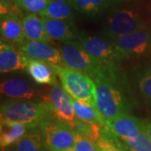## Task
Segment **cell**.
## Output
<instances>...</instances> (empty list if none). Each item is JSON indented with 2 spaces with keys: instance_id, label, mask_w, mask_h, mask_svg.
<instances>
[{
  "instance_id": "cell-31",
  "label": "cell",
  "mask_w": 151,
  "mask_h": 151,
  "mask_svg": "<svg viewBox=\"0 0 151 151\" xmlns=\"http://www.w3.org/2000/svg\"><path fill=\"white\" fill-rule=\"evenodd\" d=\"M66 151H74L73 150H66Z\"/></svg>"
},
{
  "instance_id": "cell-19",
  "label": "cell",
  "mask_w": 151,
  "mask_h": 151,
  "mask_svg": "<svg viewBox=\"0 0 151 151\" xmlns=\"http://www.w3.org/2000/svg\"><path fill=\"white\" fill-rule=\"evenodd\" d=\"M133 76L139 96L151 108V66H137L134 70Z\"/></svg>"
},
{
  "instance_id": "cell-16",
  "label": "cell",
  "mask_w": 151,
  "mask_h": 151,
  "mask_svg": "<svg viewBox=\"0 0 151 151\" xmlns=\"http://www.w3.org/2000/svg\"><path fill=\"white\" fill-rule=\"evenodd\" d=\"M1 93L12 98L30 99L35 96L34 86L25 79L19 77L9 78L1 82Z\"/></svg>"
},
{
  "instance_id": "cell-28",
  "label": "cell",
  "mask_w": 151,
  "mask_h": 151,
  "mask_svg": "<svg viewBox=\"0 0 151 151\" xmlns=\"http://www.w3.org/2000/svg\"><path fill=\"white\" fill-rule=\"evenodd\" d=\"M145 133L151 141V121L145 124Z\"/></svg>"
},
{
  "instance_id": "cell-4",
  "label": "cell",
  "mask_w": 151,
  "mask_h": 151,
  "mask_svg": "<svg viewBox=\"0 0 151 151\" xmlns=\"http://www.w3.org/2000/svg\"><path fill=\"white\" fill-rule=\"evenodd\" d=\"M39 129L49 151L73 150L76 133L67 124L50 116L40 123Z\"/></svg>"
},
{
  "instance_id": "cell-8",
  "label": "cell",
  "mask_w": 151,
  "mask_h": 151,
  "mask_svg": "<svg viewBox=\"0 0 151 151\" xmlns=\"http://www.w3.org/2000/svg\"><path fill=\"white\" fill-rule=\"evenodd\" d=\"M124 58H140L151 51V30L144 26L124 36L110 40Z\"/></svg>"
},
{
  "instance_id": "cell-22",
  "label": "cell",
  "mask_w": 151,
  "mask_h": 151,
  "mask_svg": "<svg viewBox=\"0 0 151 151\" xmlns=\"http://www.w3.org/2000/svg\"><path fill=\"white\" fill-rule=\"evenodd\" d=\"M71 2L68 0H53L40 16L71 21L74 17Z\"/></svg>"
},
{
  "instance_id": "cell-2",
  "label": "cell",
  "mask_w": 151,
  "mask_h": 151,
  "mask_svg": "<svg viewBox=\"0 0 151 151\" xmlns=\"http://www.w3.org/2000/svg\"><path fill=\"white\" fill-rule=\"evenodd\" d=\"M51 66L60 80L62 87L70 97L97 107V87L91 76L65 65L51 64Z\"/></svg>"
},
{
  "instance_id": "cell-5",
  "label": "cell",
  "mask_w": 151,
  "mask_h": 151,
  "mask_svg": "<svg viewBox=\"0 0 151 151\" xmlns=\"http://www.w3.org/2000/svg\"><path fill=\"white\" fill-rule=\"evenodd\" d=\"M78 40L83 48L103 65L119 67L121 61L125 59L110 40L82 32L78 35Z\"/></svg>"
},
{
  "instance_id": "cell-29",
  "label": "cell",
  "mask_w": 151,
  "mask_h": 151,
  "mask_svg": "<svg viewBox=\"0 0 151 151\" xmlns=\"http://www.w3.org/2000/svg\"><path fill=\"white\" fill-rule=\"evenodd\" d=\"M136 0H112L113 3L119 4H132Z\"/></svg>"
},
{
  "instance_id": "cell-14",
  "label": "cell",
  "mask_w": 151,
  "mask_h": 151,
  "mask_svg": "<svg viewBox=\"0 0 151 151\" xmlns=\"http://www.w3.org/2000/svg\"><path fill=\"white\" fill-rule=\"evenodd\" d=\"M1 35L7 41L22 45L26 39L20 19L14 12L1 15L0 19Z\"/></svg>"
},
{
  "instance_id": "cell-13",
  "label": "cell",
  "mask_w": 151,
  "mask_h": 151,
  "mask_svg": "<svg viewBox=\"0 0 151 151\" xmlns=\"http://www.w3.org/2000/svg\"><path fill=\"white\" fill-rule=\"evenodd\" d=\"M26 70L24 55L18 51L11 44L1 40L0 43V71L8 73Z\"/></svg>"
},
{
  "instance_id": "cell-15",
  "label": "cell",
  "mask_w": 151,
  "mask_h": 151,
  "mask_svg": "<svg viewBox=\"0 0 151 151\" xmlns=\"http://www.w3.org/2000/svg\"><path fill=\"white\" fill-rule=\"evenodd\" d=\"M41 19L44 22L46 33L50 39L64 43L73 41L78 38L70 21L48 17H41Z\"/></svg>"
},
{
  "instance_id": "cell-11",
  "label": "cell",
  "mask_w": 151,
  "mask_h": 151,
  "mask_svg": "<svg viewBox=\"0 0 151 151\" xmlns=\"http://www.w3.org/2000/svg\"><path fill=\"white\" fill-rule=\"evenodd\" d=\"M20 51L32 59L41 60L49 64L60 65L63 63L60 50L46 42L27 40L20 45Z\"/></svg>"
},
{
  "instance_id": "cell-21",
  "label": "cell",
  "mask_w": 151,
  "mask_h": 151,
  "mask_svg": "<svg viewBox=\"0 0 151 151\" xmlns=\"http://www.w3.org/2000/svg\"><path fill=\"white\" fill-rule=\"evenodd\" d=\"M72 103L74 113L77 119L88 124H97L102 126H106L105 120L96 106L73 98Z\"/></svg>"
},
{
  "instance_id": "cell-30",
  "label": "cell",
  "mask_w": 151,
  "mask_h": 151,
  "mask_svg": "<svg viewBox=\"0 0 151 151\" xmlns=\"http://www.w3.org/2000/svg\"><path fill=\"white\" fill-rule=\"evenodd\" d=\"M1 151H7V150H6L4 148H2V150H1Z\"/></svg>"
},
{
  "instance_id": "cell-18",
  "label": "cell",
  "mask_w": 151,
  "mask_h": 151,
  "mask_svg": "<svg viewBox=\"0 0 151 151\" xmlns=\"http://www.w3.org/2000/svg\"><path fill=\"white\" fill-rule=\"evenodd\" d=\"M30 128L26 124L1 121L0 125V143L2 148H6L13 145L19 141L24 135L27 133Z\"/></svg>"
},
{
  "instance_id": "cell-20",
  "label": "cell",
  "mask_w": 151,
  "mask_h": 151,
  "mask_svg": "<svg viewBox=\"0 0 151 151\" xmlns=\"http://www.w3.org/2000/svg\"><path fill=\"white\" fill-rule=\"evenodd\" d=\"M11 151H49L44 143L41 131L36 128L29 129L27 133L17 141Z\"/></svg>"
},
{
  "instance_id": "cell-12",
  "label": "cell",
  "mask_w": 151,
  "mask_h": 151,
  "mask_svg": "<svg viewBox=\"0 0 151 151\" xmlns=\"http://www.w3.org/2000/svg\"><path fill=\"white\" fill-rule=\"evenodd\" d=\"M26 70L32 79L38 84L55 86L58 85L56 73L51 64L28 57L24 55Z\"/></svg>"
},
{
  "instance_id": "cell-1",
  "label": "cell",
  "mask_w": 151,
  "mask_h": 151,
  "mask_svg": "<svg viewBox=\"0 0 151 151\" xmlns=\"http://www.w3.org/2000/svg\"><path fill=\"white\" fill-rule=\"evenodd\" d=\"M93 80L97 87V109L105 123L134 110L136 106L134 95L120 66L103 65Z\"/></svg>"
},
{
  "instance_id": "cell-9",
  "label": "cell",
  "mask_w": 151,
  "mask_h": 151,
  "mask_svg": "<svg viewBox=\"0 0 151 151\" xmlns=\"http://www.w3.org/2000/svg\"><path fill=\"white\" fill-rule=\"evenodd\" d=\"M50 116L70 126L76 119L72 103V97L59 85L52 86L47 94L43 96Z\"/></svg>"
},
{
  "instance_id": "cell-25",
  "label": "cell",
  "mask_w": 151,
  "mask_h": 151,
  "mask_svg": "<svg viewBox=\"0 0 151 151\" xmlns=\"http://www.w3.org/2000/svg\"><path fill=\"white\" fill-rule=\"evenodd\" d=\"M53 0H15L14 4L29 14H40Z\"/></svg>"
},
{
  "instance_id": "cell-26",
  "label": "cell",
  "mask_w": 151,
  "mask_h": 151,
  "mask_svg": "<svg viewBox=\"0 0 151 151\" xmlns=\"http://www.w3.org/2000/svg\"><path fill=\"white\" fill-rule=\"evenodd\" d=\"M76 133V132H75ZM74 151H99L96 143L89 140L78 133H76L75 145L73 147Z\"/></svg>"
},
{
  "instance_id": "cell-10",
  "label": "cell",
  "mask_w": 151,
  "mask_h": 151,
  "mask_svg": "<svg viewBox=\"0 0 151 151\" xmlns=\"http://www.w3.org/2000/svg\"><path fill=\"white\" fill-rule=\"evenodd\" d=\"M106 126L124 145L139 139L145 133V124L130 113L107 120Z\"/></svg>"
},
{
  "instance_id": "cell-23",
  "label": "cell",
  "mask_w": 151,
  "mask_h": 151,
  "mask_svg": "<svg viewBox=\"0 0 151 151\" xmlns=\"http://www.w3.org/2000/svg\"><path fill=\"white\" fill-rule=\"evenodd\" d=\"M70 2L76 10L89 16L103 13L112 4V0H70Z\"/></svg>"
},
{
  "instance_id": "cell-27",
  "label": "cell",
  "mask_w": 151,
  "mask_h": 151,
  "mask_svg": "<svg viewBox=\"0 0 151 151\" xmlns=\"http://www.w3.org/2000/svg\"><path fill=\"white\" fill-rule=\"evenodd\" d=\"M1 4V15L10 13V4L14 3L15 0H0Z\"/></svg>"
},
{
  "instance_id": "cell-24",
  "label": "cell",
  "mask_w": 151,
  "mask_h": 151,
  "mask_svg": "<svg viewBox=\"0 0 151 151\" xmlns=\"http://www.w3.org/2000/svg\"><path fill=\"white\" fill-rule=\"evenodd\" d=\"M97 145L99 151H129L107 126H102V137Z\"/></svg>"
},
{
  "instance_id": "cell-17",
  "label": "cell",
  "mask_w": 151,
  "mask_h": 151,
  "mask_svg": "<svg viewBox=\"0 0 151 151\" xmlns=\"http://www.w3.org/2000/svg\"><path fill=\"white\" fill-rule=\"evenodd\" d=\"M21 19L24 35L28 40L42 41L46 43L50 41V38L46 33L41 17H38L35 14L28 13Z\"/></svg>"
},
{
  "instance_id": "cell-7",
  "label": "cell",
  "mask_w": 151,
  "mask_h": 151,
  "mask_svg": "<svg viewBox=\"0 0 151 151\" xmlns=\"http://www.w3.org/2000/svg\"><path fill=\"white\" fill-rule=\"evenodd\" d=\"M145 26L140 15L130 9H113L107 19L104 30L109 40L121 37Z\"/></svg>"
},
{
  "instance_id": "cell-6",
  "label": "cell",
  "mask_w": 151,
  "mask_h": 151,
  "mask_svg": "<svg viewBox=\"0 0 151 151\" xmlns=\"http://www.w3.org/2000/svg\"><path fill=\"white\" fill-rule=\"evenodd\" d=\"M63 64L70 69L91 76L97 75L103 65L89 54L79 42H64L60 47Z\"/></svg>"
},
{
  "instance_id": "cell-3",
  "label": "cell",
  "mask_w": 151,
  "mask_h": 151,
  "mask_svg": "<svg viewBox=\"0 0 151 151\" xmlns=\"http://www.w3.org/2000/svg\"><path fill=\"white\" fill-rule=\"evenodd\" d=\"M1 121L18 122L30 129L37 128L50 116L47 105L43 103L25 101H8L1 105Z\"/></svg>"
}]
</instances>
